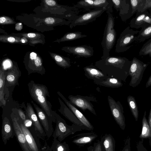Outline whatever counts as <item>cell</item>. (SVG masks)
Segmentation results:
<instances>
[{
	"label": "cell",
	"instance_id": "cell-28",
	"mask_svg": "<svg viewBox=\"0 0 151 151\" xmlns=\"http://www.w3.org/2000/svg\"><path fill=\"white\" fill-rule=\"evenodd\" d=\"M84 70L86 74L93 78L99 79L101 77L104 76L102 73L93 66H86L84 68Z\"/></svg>",
	"mask_w": 151,
	"mask_h": 151
},
{
	"label": "cell",
	"instance_id": "cell-45",
	"mask_svg": "<svg viewBox=\"0 0 151 151\" xmlns=\"http://www.w3.org/2000/svg\"><path fill=\"white\" fill-rule=\"evenodd\" d=\"M45 1L46 3L49 6H54L56 4L55 2L53 0H46Z\"/></svg>",
	"mask_w": 151,
	"mask_h": 151
},
{
	"label": "cell",
	"instance_id": "cell-44",
	"mask_svg": "<svg viewBox=\"0 0 151 151\" xmlns=\"http://www.w3.org/2000/svg\"><path fill=\"white\" fill-rule=\"evenodd\" d=\"M24 125L28 128L31 125L32 123V121L29 119H27L25 122L23 123Z\"/></svg>",
	"mask_w": 151,
	"mask_h": 151
},
{
	"label": "cell",
	"instance_id": "cell-51",
	"mask_svg": "<svg viewBox=\"0 0 151 151\" xmlns=\"http://www.w3.org/2000/svg\"><path fill=\"white\" fill-rule=\"evenodd\" d=\"M4 63L5 65L6 66L9 67V65H10V63L9 61H6Z\"/></svg>",
	"mask_w": 151,
	"mask_h": 151
},
{
	"label": "cell",
	"instance_id": "cell-17",
	"mask_svg": "<svg viewBox=\"0 0 151 151\" xmlns=\"http://www.w3.org/2000/svg\"><path fill=\"white\" fill-rule=\"evenodd\" d=\"M58 99L60 106V108L58 109L59 112L73 124L80 127L83 130H86L83 124L77 119L73 112L59 98Z\"/></svg>",
	"mask_w": 151,
	"mask_h": 151
},
{
	"label": "cell",
	"instance_id": "cell-8",
	"mask_svg": "<svg viewBox=\"0 0 151 151\" xmlns=\"http://www.w3.org/2000/svg\"><path fill=\"white\" fill-rule=\"evenodd\" d=\"M108 10L106 8L95 9L73 18L70 25V28L77 26L85 25L93 22L100 16L105 11Z\"/></svg>",
	"mask_w": 151,
	"mask_h": 151
},
{
	"label": "cell",
	"instance_id": "cell-36",
	"mask_svg": "<svg viewBox=\"0 0 151 151\" xmlns=\"http://www.w3.org/2000/svg\"><path fill=\"white\" fill-rule=\"evenodd\" d=\"M150 7L151 8V0H143L137 11L139 12H143L146 9Z\"/></svg>",
	"mask_w": 151,
	"mask_h": 151
},
{
	"label": "cell",
	"instance_id": "cell-32",
	"mask_svg": "<svg viewBox=\"0 0 151 151\" xmlns=\"http://www.w3.org/2000/svg\"><path fill=\"white\" fill-rule=\"evenodd\" d=\"M116 10L119 11V15L123 12L124 8L126 5V1L121 0H111Z\"/></svg>",
	"mask_w": 151,
	"mask_h": 151
},
{
	"label": "cell",
	"instance_id": "cell-18",
	"mask_svg": "<svg viewBox=\"0 0 151 151\" xmlns=\"http://www.w3.org/2000/svg\"><path fill=\"white\" fill-rule=\"evenodd\" d=\"M94 132H90L80 133L73 137L72 142L80 147L91 143L98 137Z\"/></svg>",
	"mask_w": 151,
	"mask_h": 151
},
{
	"label": "cell",
	"instance_id": "cell-49",
	"mask_svg": "<svg viewBox=\"0 0 151 151\" xmlns=\"http://www.w3.org/2000/svg\"><path fill=\"white\" fill-rule=\"evenodd\" d=\"M27 36L29 37H35L36 35L34 33H29L27 34Z\"/></svg>",
	"mask_w": 151,
	"mask_h": 151
},
{
	"label": "cell",
	"instance_id": "cell-15",
	"mask_svg": "<svg viewBox=\"0 0 151 151\" xmlns=\"http://www.w3.org/2000/svg\"><path fill=\"white\" fill-rule=\"evenodd\" d=\"M66 51L79 57L88 58L93 55V47L86 45L68 47H66Z\"/></svg>",
	"mask_w": 151,
	"mask_h": 151
},
{
	"label": "cell",
	"instance_id": "cell-26",
	"mask_svg": "<svg viewBox=\"0 0 151 151\" xmlns=\"http://www.w3.org/2000/svg\"><path fill=\"white\" fill-rule=\"evenodd\" d=\"M6 74L2 69L0 70V106H4L6 104V101L4 97V87L5 84Z\"/></svg>",
	"mask_w": 151,
	"mask_h": 151
},
{
	"label": "cell",
	"instance_id": "cell-11",
	"mask_svg": "<svg viewBox=\"0 0 151 151\" xmlns=\"http://www.w3.org/2000/svg\"><path fill=\"white\" fill-rule=\"evenodd\" d=\"M18 122L27 142L32 151H41L40 138L35 130L31 131L24 125L22 120L20 122L18 121Z\"/></svg>",
	"mask_w": 151,
	"mask_h": 151
},
{
	"label": "cell",
	"instance_id": "cell-5",
	"mask_svg": "<svg viewBox=\"0 0 151 151\" xmlns=\"http://www.w3.org/2000/svg\"><path fill=\"white\" fill-rule=\"evenodd\" d=\"M131 61L125 58L109 56L97 62V64L118 69L127 77L129 76V70Z\"/></svg>",
	"mask_w": 151,
	"mask_h": 151
},
{
	"label": "cell",
	"instance_id": "cell-22",
	"mask_svg": "<svg viewBox=\"0 0 151 151\" xmlns=\"http://www.w3.org/2000/svg\"><path fill=\"white\" fill-rule=\"evenodd\" d=\"M146 111H145L142 120V129L139 137L143 141L145 138H149L151 137L150 129L148 122L146 119Z\"/></svg>",
	"mask_w": 151,
	"mask_h": 151
},
{
	"label": "cell",
	"instance_id": "cell-52",
	"mask_svg": "<svg viewBox=\"0 0 151 151\" xmlns=\"http://www.w3.org/2000/svg\"><path fill=\"white\" fill-rule=\"evenodd\" d=\"M148 55H149V56L151 57V50L149 52Z\"/></svg>",
	"mask_w": 151,
	"mask_h": 151
},
{
	"label": "cell",
	"instance_id": "cell-53",
	"mask_svg": "<svg viewBox=\"0 0 151 151\" xmlns=\"http://www.w3.org/2000/svg\"><path fill=\"white\" fill-rule=\"evenodd\" d=\"M25 41L24 40H22V43H24L25 42Z\"/></svg>",
	"mask_w": 151,
	"mask_h": 151
},
{
	"label": "cell",
	"instance_id": "cell-14",
	"mask_svg": "<svg viewBox=\"0 0 151 151\" xmlns=\"http://www.w3.org/2000/svg\"><path fill=\"white\" fill-rule=\"evenodd\" d=\"M57 93L64 101L66 105L73 112L79 120L83 124L86 130H93L94 129L93 127L84 115L77 108L76 106L68 100L60 92L58 91Z\"/></svg>",
	"mask_w": 151,
	"mask_h": 151
},
{
	"label": "cell",
	"instance_id": "cell-35",
	"mask_svg": "<svg viewBox=\"0 0 151 151\" xmlns=\"http://www.w3.org/2000/svg\"><path fill=\"white\" fill-rule=\"evenodd\" d=\"M87 151H105L101 145L100 141L95 142L93 145L87 148Z\"/></svg>",
	"mask_w": 151,
	"mask_h": 151
},
{
	"label": "cell",
	"instance_id": "cell-30",
	"mask_svg": "<svg viewBox=\"0 0 151 151\" xmlns=\"http://www.w3.org/2000/svg\"><path fill=\"white\" fill-rule=\"evenodd\" d=\"M87 35H83L80 32H74L68 33L63 38L64 40H74L84 38Z\"/></svg>",
	"mask_w": 151,
	"mask_h": 151
},
{
	"label": "cell",
	"instance_id": "cell-19",
	"mask_svg": "<svg viewBox=\"0 0 151 151\" xmlns=\"http://www.w3.org/2000/svg\"><path fill=\"white\" fill-rule=\"evenodd\" d=\"M6 74L5 84L6 86L19 85L18 80L21 75L20 71L17 68H10Z\"/></svg>",
	"mask_w": 151,
	"mask_h": 151
},
{
	"label": "cell",
	"instance_id": "cell-37",
	"mask_svg": "<svg viewBox=\"0 0 151 151\" xmlns=\"http://www.w3.org/2000/svg\"><path fill=\"white\" fill-rule=\"evenodd\" d=\"M143 0H131L130 2L132 6V13H134L140 7Z\"/></svg>",
	"mask_w": 151,
	"mask_h": 151
},
{
	"label": "cell",
	"instance_id": "cell-25",
	"mask_svg": "<svg viewBox=\"0 0 151 151\" xmlns=\"http://www.w3.org/2000/svg\"><path fill=\"white\" fill-rule=\"evenodd\" d=\"M113 6L111 0H94L93 9H95L106 8L112 13Z\"/></svg>",
	"mask_w": 151,
	"mask_h": 151
},
{
	"label": "cell",
	"instance_id": "cell-10",
	"mask_svg": "<svg viewBox=\"0 0 151 151\" xmlns=\"http://www.w3.org/2000/svg\"><path fill=\"white\" fill-rule=\"evenodd\" d=\"M68 98L69 101L72 104L83 111L88 110L94 115H96L93 105L90 102L91 101H96L93 99V97L84 96L78 95H70L68 96Z\"/></svg>",
	"mask_w": 151,
	"mask_h": 151
},
{
	"label": "cell",
	"instance_id": "cell-31",
	"mask_svg": "<svg viewBox=\"0 0 151 151\" xmlns=\"http://www.w3.org/2000/svg\"><path fill=\"white\" fill-rule=\"evenodd\" d=\"M94 0H85L77 2L75 6L84 9L86 10L93 9Z\"/></svg>",
	"mask_w": 151,
	"mask_h": 151
},
{
	"label": "cell",
	"instance_id": "cell-13",
	"mask_svg": "<svg viewBox=\"0 0 151 151\" xmlns=\"http://www.w3.org/2000/svg\"><path fill=\"white\" fill-rule=\"evenodd\" d=\"M11 117L17 139L23 151H32L26 141L25 136L19 123L18 118H16L13 113Z\"/></svg>",
	"mask_w": 151,
	"mask_h": 151
},
{
	"label": "cell",
	"instance_id": "cell-20",
	"mask_svg": "<svg viewBox=\"0 0 151 151\" xmlns=\"http://www.w3.org/2000/svg\"><path fill=\"white\" fill-rule=\"evenodd\" d=\"M131 27L138 29L146 25L151 24V18L146 13L142 14L134 18L130 22Z\"/></svg>",
	"mask_w": 151,
	"mask_h": 151
},
{
	"label": "cell",
	"instance_id": "cell-50",
	"mask_svg": "<svg viewBox=\"0 0 151 151\" xmlns=\"http://www.w3.org/2000/svg\"><path fill=\"white\" fill-rule=\"evenodd\" d=\"M6 21V18L4 17H2L0 18V23H2L5 22Z\"/></svg>",
	"mask_w": 151,
	"mask_h": 151
},
{
	"label": "cell",
	"instance_id": "cell-21",
	"mask_svg": "<svg viewBox=\"0 0 151 151\" xmlns=\"http://www.w3.org/2000/svg\"><path fill=\"white\" fill-rule=\"evenodd\" d=\"M105 151H115V141L113 137L110 134H105L100 141Z\"/></svg>",
	"mask_w": 151,
	"mask_h": 151
},
{
	"label": "cell",
	"instance_id": "cell-43",
	"mask_svg": "<svg viewBox=\"0 0 151 151\" xmlns=\"http://www.w3.org/2000/svg\"><path fill=\"white\" fill-rule=\"evenodd\" d=\"M45 22L47 24H51L54 22L55 20L52 18L48 17L45 19Z\"/></svg>",
	"mask_w": 151,
	"mask_h": 151
},
{
	"label": "cell",
	"instance_id": "cell-34",
	"mask_svg": "<svg viewBox=\"0 0 151 151\" xmlns=\"http://www.w3.org/2000/svg\"><path fill=\"white\" fill-rule=\"evenodd\" d=\"M151 50V38L143 45L139 51V55H147Z\"/></svg>",
	"mask_w": 151,
	"mask_h": 151
},
{
	"label": "cell",
	"instance_id": "cell-24",
	"mask_svg": "<svg viewBox=\"0 0 151 151\" xmlns=\"http://www.w3.org/2000/svg\"><path fill=\"white\" fill-rule=\"evenodd\" d=\"M127 101L132 115L136 121H137L139 117V111L134 97L132 96H129L127 97Z\"/></svg>",
	"mask_w": 151,
	"mask_h": 151
},
{
	"label": "cell",
	"instance_id": "cell-12",
	"mask_svg": "<svg viewBox=\"0 0 151 151\" xmlns=\"http://www.w3.org/2000/svg\"><path fill=\"white\" fill-rule=\"evenodd\" d=\"M27 106L26 111L27 119H30L32 121L35 130L40 138L42 139H44L46 136L37 114L35 113L30 103H27Z\"/></svg>",
	"mask_w": 151,
	"mask_h": 151
},
{
	"label": "cell",
	"instance_id": "cell-2",
	"mask_svg": "<svg viewBox=\"0 0 151 151\" xmlns=\"http://www.w3.org/2000/svg\"><path fill=\"white\" fill-rule=\"evenodd\" d=\"M106 13L108 16L107 20L101 42L103 51L101 59L106 58L110 56V52L116 40V32L114 29V17L109 11H106Z\"/></svg>",
	"mask_w": 151,
	"mask_h": 151
},
{
	"label": "cell",
	"instance_id": "cell-4",
	"mask_svg": "<svg viewBox=\"0 0 151 151\" xmlns=\"http://www.w3.org/2000/svg\"><path fill=\"white\" fill-rule=\"evenodd\" d=\"M139 31L134 30L129 26L121 33L115 46V51L118 53L124 52L136 43Z\"/></svg>",
	"mask_w": 151,
	"mask_h": 151
},
{
	"label": "cell",
	"instance_id": "cell-9",
	"mask_svg": "<svg viewBox=\"0 0 151 151\" xmlns=\"http://www.w3.org/2000/svg\"><path fill=\"white\" fill-rule=\"evenodd\" d=\"M36 111L37 115L45 132L46 137L49 139L53 134L54 130L52 125V118L35 103L32 101Z\"/></svg>",
	"mask_w": 151,
	"mask_h": 151
},
{
	"label": "cell",
	"instance_id": "cell-42",
	"mask_svg": "<svg viewBox=\"0 0 151 151\" xmlns=\"http://www.w3.org/2000/svg\"><path fill=\"white\" fill-rule=\"evenodd\" d=\"M41 151H52L51 147L47 144L45 143L44 146L41 148Z\"/></svg>",
	"mask_w": 151,
	"mask_h": 151
},
{
	"label": "cell",
	"instance_id": "cell-6",
	"mask_svg": "<svg viewBox=\"0 0 151 151\" xmlns=\"http://www.w3.org/2000/svg\"><path fill=\"white\" fill-rule=\"evenodd\" d=\"M148 64L145 63L136 58H134L129 70V75L131 77L129 85L133 88L137 86L142 80L144 73Z\"/></svg>",
	"mask_w": 151,
	"mask_h": 151
},
{
	"label": "cell",
	"instance_id": "cell-7",
	"mask_svg": "<svg viewBox=\"0 0 151 151\" xmlns=\"http://www.w3.org/2000/svg\"><path fill=\"white\" fill-rule=\"evenodd\" d=\"M107 98L111 114L115 120L122 130H124L126 124L122 105L119 101L116 102L109 96Z\"/></svg>",
	"mask_w": 151,
	"mask_h": 151
},
{
	"label": "cell",
	"instance_id": "cell-3",
	"mask_svg": "<svg viewBox=\"0 0 151 151\" xmlns=\"http://www.w3.org/2000/svg\"><path fill=\"white\" fill-rule=\"evenodd\" d=\"M55 115L56 124L52 134L53 139H57L62 142L69 136L82 130L81 127L73 124L72 125L67 124L65 121L55 112Z\"/></svg>",
	"mask_w": 151,
	"mask_h": 151
},
{
	"label": "cell",
	"instance_id": "cell-29",
	"mask_svg": "<svg viewBox=\"0 0 151 151\" xmlns=\"http://www.w3.org/2000/svg\"><path fill=\"white\" fill-rule=\"evenodd\" d=\"M101 85L112 88H118L121 87L123 83L119 80L113 78H109L100 82Z\"/></svg>",
	"mask_w": 151,
	"mask_h": 151
},
{
	"label": "cell",
	"instance_id": "cell-16",
	"mask_svg": "<svg viewBox=\"0 0 151 151\" xmlns=\"http://www.w3.org/2000/svg\"><path fill=\"white\" fill-rule=\"evenodd\" d=\"M1 135L5 145L10 138H13L15 136L13 125H12L9 119L6 116L2 119Z\"/></svg>",
	"mask_w": 151,
	"mask_h": 151
},
{
	"label": "cell",
	"instance_id": "cell-46",
	"mask_svg": "<svg viewBox=\"0 0 151 151\" xmlns=\"http://www.w3.org/2000/svg\"><path fill=\"white\" fill-rule=\"evenodd\" d=\"M151 86V75L150 76L147 82L145 87L146 88H148V87Z\"/></svg>",
	"mask_w": 151,
	"mask_h": 151
},
{
	"label": "cell",
	"instance_id": "cell-33",
	"mask_svg": "<svg viewBox=\"0 0 151 151\" xmlns=\"http://www.w3.org/2000/svg\"><path fill=\"white\" fill-rule=\"evenodd\" d=\"M55 59L58 63V65L63 68H68L71 66L69 59H65L59 55H57L55 56Z\"/></svg>",
	"mask_w": 151,
	"mask_h": 151
},
{
	"label": "cell",
	"instance_id": "cell-23",
	"mask_svg": "<svg viewBox=\"0 0 151 151\" xmlns=\"http://www.w3.org/2000/svg\"><path fill=\"white\" fill-rule=\"evenodd\" d=\"M151 37V24L146 25L139 31L136 43H140Z\"/></svg>",
	"mask_w": 151,
	"mask_h": 151
},
{
	"label": "cell",
	"instance_id": "cell-1",
	"mask_svg": "<svg viewBox=\"0 0 151 151\" xmlns=\"http://www.w3.org/2000/svg\"><path fill=\"white\" fill-rule=\"evenodd\" d=\"M28 86L29 94L32 99L52 118L53 122L56 123L55 111L52 110L51 104L47 99V97L50 96L47 86L42 84L35 83L33 81H30L28 83Z\"/></svg>",
	"mask_w": 151,
	"mask_h": 151
},
{
	"label": "cell",
	"instance_id": "cell-48",
	"mask_svg": "<svg viewBox=\"0 0 151 151\" xmlns=\"http://www.w3.org/2000/svg\"><path fill=\"white\" fill-rule=\"evenodd\" d=\"M8 40L10 42H13L15 41V38L12 37H10L8 38Z\"/></svg>",
	"mask_w": 151,
	"mask_h": 151
},
{
	"label": "cell",
	"instance_id": "cell-39",
	"mask_svg": "<svg viewBox=\"0 0 151 151\" xmlns=\"http://www.w3.org/2000/svg\"><path fill=\"white\" fill-rule=\"evenodd\" d=\"M136 147L137 151H148L143 145V141H139L137 144Z\"/></svg>",
	"mask_w": 151,
	"mask_h": 151
},
{
	"label": "cell",
	"instance_id": "cell-47",
	"mask_svg": "<svg viewBox=\"0 0 151 151\" xmlns=\"http://www.w3.org/2000/svg\"><path fill=\"white\" fill-rule=\"evenodd\" d=\"M37 57V54L34 52H32L30 54V58L31 60H34Z\"/></svg>",
	"mask_w": 151,
	"mask_h": 151
},
{
	"label": "cell",
	"instance_id": "cell-41",
	"mask_svg": "<svg viewBox=\"0 0 151 151\" xmlns=\"http://www.w3.org/2000/svg\"><path fill=\"white\" fill-rule=\"evenodd\" d=\"M148 123L150 126L151 132V137L149 139V142L150 145L151 147V108L150 109L148 118Z\"/></svg>",
	"mask_w": 151,
	"mask_h": 151
},
{
	"label": "cell",
	"instance_id": "cell-27",
	"mask_svg": "<svg viewBox=\"0 0 151 151\" xmlns=\"http://www.w3.org/2000/svg\"><path fill=\"white\" fill-rule=\"evenodd\" d=\"M51 148L52 151H69L68 145L65 142H62L57 139H53Z\"/></svg>",
	"mask_w": 151,
	"mask_h": 151
},
{
	"label": "cell",
	"instance_id": "cell-40",
	"mask_svg": "<svg viewBox=\"0 0 151 151\" xmlns=\"http://www.w3.org/2000/svg\"><path fill=\"white\" fill-rule=\"evenodd\" d=\"M18 112L19 115L22 122L23 123L27 119L26 116L24 114V112L20 109H18Z\"/></svg>",
	"mask_w": 151,
	"mask_h": 151
},
{
	"label": "cell",
	"instance_id": "cell-38",
	"mask_svg": "<svg viewBox=\"0 0 151 151\" xmlns=\"http://www.w3.org/2000/svg\"><path fill=\"white\" fill-rule=\"evenodd\" d=\"M121 151H131V139L129 137H127L125 139Z\"/></svg>",
	"mask_w": 151,
	"mask_h": 151
}]
</instances>
